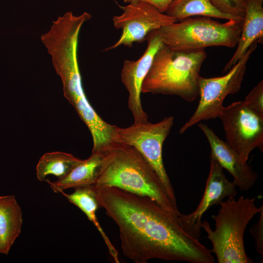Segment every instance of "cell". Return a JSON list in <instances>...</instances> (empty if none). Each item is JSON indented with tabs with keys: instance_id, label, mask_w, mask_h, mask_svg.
I'll return each instance as SVG.
<instances>
[{
	"instance_id": "cell-16",
	"label": "cell",
	"mask_w": 263,
	"mask_h": 263,
	"mask_svg": "<svg viewBox=\"0 0 263 263\" xmlns=\"http://www.w3.org/2000/svg\"><path fill=\"white\" fill-rule=\"evenodd\" d=\"M60 193L68 200L82 210L92 222L100 233L109 252L116 263H119L118 252L107 236L97 220L96 212L99 207L96 199L94 192L91 186L79 187L75 188V191L70 194L64 191Z\"/></svg>"
},
{
	"instance_id": "cell-5",
	"label": "cell",
	"mask_w": 263,
	"mask_h": 263,
	"mask_svg": "<svg viewBox=\"0 0 263 263\" xmlns=\"http://www.w3.org/2000/svg\"><path fill=\"white\" fill-rule=\"evenodd\" d=\"M243 19L222 23L208 17L193 16L162 27L158 31L164 45L175 50L195 51L211 46L233 48L238 43Z\"/></svg>"
},
{
	"instance_id": "cell-8",
	"label": "cell",
	"mask_w": 263,
	"mask_h": 263,
	"mask_svg": "<svg viewBox=\"0 0 263 263\" xmlns=\"http://www.w3.org/2000/svg\"><path fill=\"white\" fill-rule=\"evenodd\" d=\"M226 143L247 162L251 151L263 149V116L248 107L243 101L224 107L219 116Z\"/></svg>"
},
{
	"instance_id": "cell-1",
	"label": "cell",
	"mask_w": 263,
	"mask_h": 263,
	"mask_svg": "<svg viewBox=\"0 0 263 263\" xmlns=\"http://www.w3.org/2000/svg\"><path fill=\"white\" fill-rule=\"evenodd\" d=\"M91 186L99 207L118 227L126 258L135 263L153 259L214 262L210 250L181 227L178 216L155 201L116 187Z\"/></svg>"
},
{
	"instance_id": "cell-22",
	"label": "cell",
	"mask_w": 263,
	"mask_h": 263,
	"mask_svg": "<svg viewBox=\"0 0 263 263\" xmlns=\"http://www.w3.org/2000/svg\"><path fill=\"white\" fill-rule=\"evenodd\" d=\"M172 0H124L125 3L144 2L149 3L158 9L161 12L165 13Z\"/></svg>"
},
{
	"instance_id": "cell-19",
	"label": "cell",
	"mask_w": 263,
	"mask_h": 263,
	"mask_svg": "<svg viewBox=\"0 0 263 263\" xmlns=\"http://www.w3.org/2000/svg\"><path fill=\"white\" fill-rule=\"evenodd\" d=\"M221 12L244 19L246 0H210Z\"/></svg>"
},
{
	"instance_id": "cell-21",
	"label": "cell",
	"mask_w": 263,
	"mask_h": 263,
	"mask_svg": "<svg viewBox=\"0 0 263 263\" xmlns=\"http://www.w3.org/2000/svg\"><path fill=\"white\" fill-rule=\"evenodd\" d=\"M260 218L258 222L254 225L250 229V232L255 241L256 250L263 256V206L259 212Z\"/></svg>"
},
{
	"instance_id": "cell-6",
	"label": "cell",
	"mask_w": 263,
	"mask_h": 263,
	"mask_svg": "<svg viewBox=\"0 0 263 263\" xmlns=\"http://www.w3.org/2000/svg\"><path fill=\"white\" fill-rule=\"evenodd\" d=\"M173 121V117L169 116L156 123L147 121L134 123L124 128L116 126L114 141L132 146L143 155L157 173L170 199L177 205L174 190L162 158L163 145L170 132Z\"/></svg>"
},
{
	"instance_id": "cell-11",
	"label": "cell",
	"mask_w": 263,
	"mask_h": 263,
	"mask_svg": "<svg viewBox=\"0 0 263 263\" xmlns=\"http://www.w3.org/2000/svg\"><path fill=\"white\" fill-rule=\"evenodd\" d=\"M209 172L202 199L194 211L188 214L180 213L178 217L181 227L189 235L199 240L202 218L213 205H218L225 198L235 197L236 186L225 177L223 168L211 155L209 157Z\"/></svg>"
},
{
	"instance_id": "cell-2",
	"label": "cell",
	"mask_w": 263,
	"mask_h": 263,
	"mask_svg": "<svg viewBox=\"0 0 263 263\" xmlns=\"http://www.w3.org/2000/svg\"><path fill=\"white\" fill-rule=\"evenodd\" d=\"M94 183L147 196L177 216L181 213L168 196L151 165L134 148L115 143L102 154Z\"/></svg>"
},
{
	"instance_id": "cell-17",
	"label": "cell",
	"mask_w": 263,
	"mask_h": 263,
	"mask_svg": "<svg viewBox=\"0 0 263 263\" xmlns=\"http://www.w3.org/2000/svg\"><path fill=\"white\" fill-rule=\"evenodd\" d=\"M178 21L193 16H205L226 20H242L219 10L210 0H172L165 13Z\"/></svg>"
},
{
	"instance_id": "cell-15",
	"label": "cell",
	"mask_w": 263,
	"mask_h": 263,
	"mask_svg": "<svg viewBox=\"0 0 263 263\" xmlns=\"http://www.w3.org/2000/svg\"><path fill=\"white\" fill-rule=\"evenodd\" d=\"M101 158V155L92 153L88 159L81 160L62 178L55 182L46 181L56 193L69 188L91 186L95 182Z\"/></svg>"
},
{
	"instance_id": "cell-10",
	"label": "cell",
	"mask_w": 263,
	"mask_h": 263,
	"mask_svg": "<svg viewBox=\"0 0 263 263\" xmlns=\"http://www.w3.org/2000/svg\"><path fill=\"white\" fill-rule=\"evenodd\" d=\"M147 48L136 60H125L121 73L122 83L129 93L128 106L135 123L146 122L148 116L141 101V87L158 50L164 45L158 29L147 35Z\"/></svg>"
},
{
	"instance_id": "cell-13",
	"label": "cell",
	"mask_w": 263,
	"mask_h": 263,
	"mask_svg": "<svg viewBox=\"0 0 263 263\" xmlns=\"http://www.w3.org/2000/svg\"><path fill=\"white\" fill-rule=\"evenodd\" d=\"M263 38V0H246L244 16L237 48L223 71L226 73L236 64L249 47Z\"/></svg>"
},
{
	"instance_id": "cell-18",
	"label": "cell",
	"mask_w": 263,
	"mask_h": 263,
	"mask_svg": "<svg viewBox=\"0 0 263 263\" xmlns=\"http://www.w3.org/2000/svg\"><path fill=\"white\" fill-rule=\"evenodd\" d=\"M80 160L72 154L66 152L45 153L40 158L36 167L37 178L40 181L46 180L49 175L61 178Z\"/></svg>"
},
{
	"instance_id": "cell-14",
	"label": "cell",
	"mask_w": 263,
	"mask_h": 263,
	"mask_svg": "<svg viewBox=\"0 0 263 263\" xmlns=\"http://www.w3.org/2000/svg\"><path fill=\"white\" fill-rule=\"evenodd\" d=\"M22 225V211L15 196H0V254H8Z\"/></svg>"
},
{
	"instance_id": "cell-3",
	"label": "cell",
	"mask_w": 263,
	"mask_h": 263,
	"mask_svg": "<svg viewBox=\"0 0 263 263\" xmlns=\"http://www.w3.org/2000/svg\"><path fill=\"white\" fill-rule=\"evenodd\" d=\"M207 57L204 50L182 51L164 45L156 52L141 93L177 95L188 102L199 96V78Z\"/></svg>"
},
{
	"instance_id": "cell-7",
	"label": "cell",
	"mask_w": 263,
	"mask_h": 263,
	"mask_svg": "<svg viewBox=\"0 0 263 263\" xmlns=\"http://www.w3.org/2000/svg\"><path fill=\"white\" fill-rule=\"evenodd\" d=\"M257 44H252L225 75L210 78L200 76L198 105L189 119L180 129V133H184L202 120L219 117L224 107L225 98L229 94L237 93L241 89L247 63Z\"/></svg>"
},
{
	"instance_id": "cell-9",
	"label": "cell",
	"mask_w": 263,
	"mask_h": 263,
	"mask_svg": "<svg viewBox=\"0 0 263 263\" xmlns=\"http://www.w3.org/2000/svg\"><path fill=\"white\" fill-rule=\"evenodd\" d=\"M120 7L122 13L113 16V21L115 28L122 29V34L115 43L104 51L121 45L131 47L134 43L146 40L150 32L176 22L173 18L146 2L130 3Z\"/></svg>"
},
{
	"instance_id": "cell-12",
	"label": "cell",
	"mask_w": 263,
	"mask_h": 263,
	"mask_svg": "<svg viewBox=\"0 0 263 263\" xmlns=\"http://www.w3.org/2000/svg\"><path fill=\"white\" fill-rule=\"evenodd\" d=\"M198 126L207 139L211 149L210 154L231 174L234 185L242 191L250 189L257 179V173L207 124L199 123Z\"/></svg>"
},
{
	"instance_id": "cell-20",
	"label": "cell",
	"mask_w": 263,
	"mask_h": 263,
	"mask_svg": "<svg viewBox=\"0 0 263 263\" xmlns=\"http://www.w3.org/2000/svg\"><path fill=\"white\" fill-rule=\"evenodd\" d=\"M244 103L263 116V80H261L246 95Z\"/></svg>"
},
{
	"instance_id": "cell-4",
	"label": "cell",
	"mask_w": 263,
	"mask_h": 263,
	"mask_svg": "<svg viewBox=\"0 0 263 263\" xmlns=\"http://www.w3.org/2000/svg\"><path fill=\"white\" fill-rule=\"evenodd\" d=\"M218 213L212 215L215 222L214 230L204 221L201 227L207 234L218 263H253L246 254L244 243L246 227L262 206L257 207L254 198L241 196L238 199L228 198L219 203Z\"/></svg>"
}]
</instances>
